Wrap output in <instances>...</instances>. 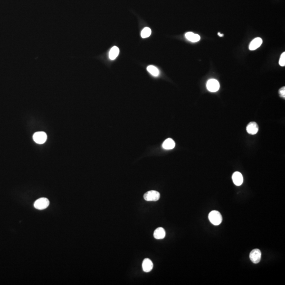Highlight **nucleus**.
<instances>
[{"label":"nucleus","instance_id":"nucleus-1","mask_svg":"<svg viewBox=\"0 0 285 285\" xmlns=\"http://www.w3.org/2000/svg\"><path fill=\"white\" fill-rule=\"evenodd\" d=\"M209 219L212 224L214 226H218L222 222V217L219 211L213 210L209 213Z\"/></svg>","mask_w":285,"mask_h":285},{"label":"nucleus","instance_id":"nucleus-2","mask_svg":"<svg viewBox=\"0 0 285 285\" xmlns=\"http://www.w3.org/2000/svg\"><path fill=\"white\" fill-rule=\"evenodd\" d=\"M144 198L147 201H157L160 198V194L156 191H150L144 195Z\"/></svg>","mask_w":285,"mask_h":285},{"label":"nucleus","instance_id":"nucleus-3","mask_svg":"<svg viewBox=\"0 0 285 285\" xmlns=\"http://www.w3.org/2000/svg\"><path fill=\"white\" fill-rule=\"evenodd\" d=\"M33 138L36 143L39 144H42L47 141V135L46 132H38L34 133L33 136Z\"/></svg>","mask_w":285,"mask_h":285},{"label":"nucleus","instance_id":"nucleus-4","mask_svg":"<svg viewBox=\"0 0 285 285\" xmlns=\"http://www.w3.org/2000/svg\"><path fill=\"white\" fill-rule=\"evenodd\" d=\"M49 205V201L45 198H42L38 199L34 202V207L38 210H43L47 208Z\"/></svg>","mask_w":285,"mask_h":285},{"label":"nucleus","instance_id":"nucleus-5","mask_svg":"<svg viewBox=\"0 0 285 285\" xmlns=\"http://www.w3.org/2000/svg\"><path fill=\"white\" fill-rule=\"evenodd\" d=\"M207 88L209 92H217L220 88V83L216 79H211L207 82Z\"/></svg>","mask_w":285,"mask_h":285},{"label":"nucleus","instance_id":"nucleus-6","mask_svg":"<svg viewBox=\"0 0 285 285\" xmlns=\"http://www.w3.org/2000/svg\"><path fill=\"white\" fill-rule=\"evenodd\" d=\"M250 259L253 263H258L261 260V251L258 249H255L251 251L250 253Z\"/></svg>","mask_w":285,"mask_h":285},{"label":"nucleus","instance_id":"nucleus-7","mask_svg":"<svg viewBox=\"0 0 285 285\" xmlns=\"http://www.w3.org/2000/svg\"><path fill=\"white\" fill-rule=\"evenodd\" d=\"M233 182L235 185L237 186H240L242 184L243 181V176L241 173L239 172H236L233 174L232 177Z\"/></svg>","mask_w":285,"mask_h":285},{"label":"nucleus","instance_id":"nucleus-8","mask_svg":"<svg viewBox=\"0 0 285 285\" xmlns=\"http://www.w3.org/2000/svg\"><path fill=\"white\" fill-rule=\"evenodd\" d=\"M142 269L144 272H151L153 268V263L152 261L148 258L145 259L142 263Z\"/></svg>","mask_w":285,"mask_h":285},{"label":"nucleus","instance_id":"nucleus-9","mask_svg":"<svg viewBox=\"0 0 285 285\" xmlns=\"http://www.w3.org/2000/svg\"><path fill=\"white\" fill-rule=\"evenodd\" d=\"M259 130L258 125L256 122H250L247 126V131L249 134L255 135L258 132Z\"/></svg>","mask_w":285,"mask_h":285},{"label":"nucleus","instance_id":"nucleus-10","mask_svg":"<svg viewBox=\"0 0 285 285\" xmlns=\"http://www.w3.org/2000/svg\"><path fill=\"white\" fill-rule=\"evenodd\" d=\"M262 43V40L260 38H257L251 41L249 45L250 50H255L259 48Z\"/></svg>","mask_w":285,"mask_h":285},{"label":"nucleus","instance_id":"nucleus-11","mask_svg":"<svg viewBox=\"0 0 285 285\" xmlns=\"http://www.w3.org/2000/svg\"><path fill=\"white\" fill-rule=\"evenodd\" d=\"M185 37L187 40L192 42H197L200 40V36L191 32L186 33Z\"/></svg>","mask_w":285,"mask_h":285},{"label":"nucleus","instance_id":"nucleus-12","mask_svg":"<svg viewBox=\"0 0 285 285\" xmlns=\"http://www.w3.org/2000/svg\"><path fill=\"white\" fill-rule=\"evenodd\" d=\"M165 235L166 233L163 228H158L154 232V237L156 239H162L164 238Z\"/></svg>","mask_w":285,"mask_h":285},{"label":"nucleus","instance_id":"nucleus-13","mask_svg":"<svg viewBox=\"0 0 285 285\" xmlns=\"http://www.w3.org/2000/svg\"><path fill=\"white\" fill-rule=\"evenodd\" d=\"M175 143L171 138H168L163 142L162 147L165 149H172L175 148Z\"/></svg>","mask_w":285,"mask_h":285},{"label":"nucleus","instance_id":"nucleus-14","mask_svg":"<svg viewBox=\"0 0 285 285\" xmlns=\"http://www.w3.org/2000/svg\"><path fill=\"white\" fill-rule=\"evenodd\" d=\"M119 53V49L116 46H114L111 48V49L109 52V58L112 60H115L118 56Z\"/></svg>","mask_w":285,"mask_h":285},{"label":"nucleus","instance_id":"nucleus-15","mask_svg":"<svg viewBox=\"0 0 285 285\" xmlns=\"http://www.w3.org/2000/svg\"><path fill=\"white\" fill-rule=\"evenodd\" d=\"M147 70L153 76L158 77L160 75L159 70L158 69V68H156V67L152 65L148 66L147 67Z\"/></svg>","mask_w":285,"mask_h":285},{"label":"nucleus","instance_id":"nucleus-16","mask_svg":"<svg viewBox=\"0 0 285 285\" xmlns=\"http://www.w3.org/2000/svg\"><path fill=\"white\" fill-rule=\"evenodd\" d=\"M152 33V31L150 28L148 27L145 28L141 32V37L142 38H146L149 37Z\"/></svg>","mask_w":285,"mask_h":285},{"label":"nucleus","instance_id":"nucleus-17","mask_svg":"<svg viewBox=\"0 0 285 285\" xmlns=\"http://www.w3.org/2000/svg\"><path fill=\"white\" fill-rule=\"evenodd\" d=\"M279 65L280 66L284 67L285 66V52L282 53L279 59Z\"/></svg>","mask_w":285,"mask_h":285},{"label":"nucleus","instance_id":"nucleus-18","mask_svg":"<svg viewBox=\"0 0 285 285\" xmlns=\"http://www.w3.org/2000/svg\"><path fill=\"white\" fill-rule=\"evenodd\" d=\"M279 94L281 97H282L283 98H285V87H283L282 88L279 90Z\"/></svg>","mask_w":285,"mask_h":285},{"label":"nucleus","instance_id":"nucleus-19","mask_svg":"<svg viewBox=\"0 0 285 285\" xmlns=\"http://www.w3.org/2000/svg\"><path fill=\"white\" fill-rule=\"evenodd\" d=\"M218 35H219L220 37H223V34H221L220 33V32L218 33Z\"/></svg>","mask_w":285,"mask_h":285}]
</instances>
